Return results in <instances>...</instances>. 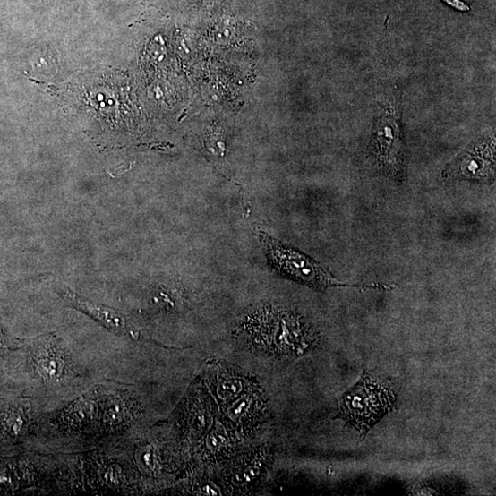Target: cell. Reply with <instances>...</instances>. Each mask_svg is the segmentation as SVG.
Masks as SVG:
<instances>
[{"label":"cell","instance_id":"6da1fadb","mask_svg":"<svg viewBox=\"0 0 496 496\" xmlns=\"http://www.w3.org/2000/svg\"><path fill=\"white\" fill-rule=\"evenodd\" d=\"M244 328L252 340L281 355L299 357L316 345L315 332L292 311L264 306L246 318Z\"/></svg>","mask_w":496,"mask_h":496},{"label":"cell","instance_id":"7a4b0ae2","mask_svg":"<svg viewBox=\"0 0 496 496\" xmlns=\"http://www.w3.org/2000/svg\"><path fill=\"white\" fill-rule=\"evenodd\" d=\"M397 404L394 384L364 371L359 381L339 399L338 417L351 424L364 438L387 414L398 408Z\"/></svg>","mask_w":496,"mask_h":496},{"label":"cell","instance_id":"3957f363","mask_svg":"<svg viewBox=\"0 0 496 496\" xmlns=\"http://www.w3.org/2000/svg\"><path fill=\"white\" fill-rule=\"evenodd\" d=\"M371 152L377 167L389 178L403 182L406 175V146L398 103L389 101L376 115Z\"/></svg>","mask_w":496,"mask_h":496},{"label":"cell","instance_id":"277c9868","mask_svg":"<svg viewBox=\"0 0 496 496\" xmlns=\"http://www.w3.org/2000/svg\"><path fill=\"white\" fill-rule=\"evenodd\" d=\"M260 240L271 267L281 276L303 283L311 288L325 291L330 287H356L392 290L380 286H350L340 282L306 255L275 240L265 232H259Z\"/></svg>","mask_w":496,"mask_h":496},{"label":"cell","instance_id":"5b68a950","mask_svg":"<svg viewBox=\"0 0 496 496\" xmlns=\"http://www.w3.org/2000/svg\"><path fill=\"white\" fill-rule=\"evenodd\" d=\"M494 136L476 139L462 154L449 163L443 171L446 178L492 182L494 178Z\"/></svg>","mask_w":496,"mask_h":496},{"label":"cell","instance_id":"8992f818","mask_svg":"<svg viewBox=\"0 0 496 496\" xmlns=\"http://www.w3.org/2000/svg\"><path fill=\"white\" fill-rule=\"evenodd\" d=\"M264 400L256 389H247L243 395L228 404L225 412V420L228 426L235 431H245L255 427L264 416Z\"/></svg>","mask_w":496,"mask_h":496},{"label":"cell","instance_id":"52a82bcc","mask_svg":"<svg viewBox=\"0 0 496 496\" xmlns=\"http://www.w3.org/2000/svg\"><path fill=\"white\" fill-rule=\"evenodd\" d=\"M205 381L219 403L228 405L247 391L250 383L247 378L233 369L214 366L205 375Z\"/></svg>","mask_w":496,"mask_h":496},{"label":"cell","instance_id":"ba28073f","mask_svg":"<svg viewBox=\"0 0 496 496\" xmlns=\"http://www.w3.org/2000/svg\"><path fill=\"white\" fill-rule=\"evenodd\" d=\"M62 296L69 304L90 315L106 329L117 334L129 335L133 338L137 339L138 335L134 334L133 331L127 327L124 318L116 311L87 301L71 291L64 292L62 294Z\"/></svg>","mask_w":496,"mask_h":496},{"label":"cell","instance_id":"9c48e42d","mask_svg":"<svg viewBox=\"0 0 496 496\" xmlns=\"http://www.w3.org/2000/svg\"><path fill=\"white\" fill-rule=\"evenodd\" d=\"M48 342L40 343V346L32 356L35 374L45 382L60 381L66 372V363L63 354Z\"/></svg>","mask_w":496,"mask_h":496},{"label":"cell","instance_id":"30bf717a","mask_svg":"<svg viewBox=\"0 0 496 496\" xmlns=\"http://www.w3.org/2000/svg\"><path fill=\"white\" fill-rule=\"evenodd\" d=\"M186 417L189 428L192 431L195 437H200L207 432L210 423V406L209 400L203 393L195 391L192 397L188 399L186 406Z\"/></svg>","mask_w":496,"mask_h":496},{"label":"cell","instance_id":"8fae6325","mask_svg":"<svg viewBox=\"0 0 496 496\" xmlns=\"http://www.w3.org/2000/svg\"><path fill=\"white\" fill-rule=\"evenodd\" d=\"M265 455V452L260 451L255 457H250V460L245 458L241 466L233 468L230 475L232 483L244 486L254 481L264 467Z\"/></svg>","mask_w":496,"mask_h":496},{"label":"cell","instance_id":"7c38bea8","mask_svg":"<svg viewBox=\"0 0 496 496\" xmlns=\"http://www.w3.org/2000/svg\"><path fill=\"white\" fill-rule=\"evenodd\" d=\"M229 441L226 429L217 423L205 439V451L211 456H218L228 448Z\"/></svg>","mask_w":496,"mask_h":496},{"label":"cell","instance_id":"4fadbf2b","mask_svg":"<svg viewBox=\"0 0 496 496\" xmlns=\"http://www.w3.org/2000/svg\"><path fill=\"white\" fill-rule=\"evenodd\" d=\"M28 417L22 410L11 413L6 419V429L13 436H18L25 428Z\"/></svg>","mask_w":496,"mask_h":496},{"label":"cell","instance_id":"5bb4252c","mask_svg":"<svg viewBox=\"0 0 496 496\" xmlns=\"http://www.w3.org/2000/svg\"><path fill=\"white\" fill-rule=\"evenodd\" d=\"M443 2L460 12H469L471 10L468 5L460 2V0H443Z\"/></svg>","mask_w":496,"mask_h":496}]
</instances>
